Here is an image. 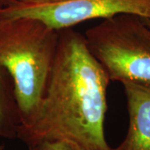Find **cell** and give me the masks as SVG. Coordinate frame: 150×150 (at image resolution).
I'll return each mask as SVG.
<instances>
[{"label":"cell","mask_w":150,"mask_h":150,"mask_svg":"<svg viewBox=\"0 0 150 150\" xmlns=\"http://www.w3.org/2000/svg\"><path fill=\"white\" fill-rule=\"evenodd\" d=\"M59 31L33 18L0 16V65L11 76L21 124L35 113L58 52Z\"/></svg>","instance_id":"2"},{"label":"cell","mask_w":150,"mask_h":150,"mask_svg":"<svg viewBox=\"0 0 150 150\" xmlns=\"http://www.w3.org/2000/svg\"><path fill=\"white\" fill-rule=\"evenodd\" d=\"M84 38L110 81L150 84V28L143 18L119 14L103 19Z\"/></svg>","instance_id":"3"},{"label":"cell","mask_w":150,"mask_h":150,"mask_svg":"<svg viewBox=\"0 0 150 150\" xmlns=\"http://www.w3.org/2000/svg\"><path fill=\"white\" fill-rule=\"evenodd\" d=\"M109 83L84 35L72 28L60 30L46 91L31 119L19 125L17 138L28 150L48 142L76 150H111L104 133Z\"/></svg>","instance_id":"1"},{"label":"cell","mask_w":150,"mask_h":150,"mask_svg":"<svg viewBox=\"0 0 150 150\" xmlns=\"http://www.w3.org/2000/svg\"><path fill=\"white\" fill-rule=\"evenodd\" d=\"M37 150H76L72 146L63 142H48L38 146Z\"/></svg>","instance_id":"7"},{"label":"cell","mask_w":150,"mask_h":150,"mask_svg":"<svg viewBox=\"0 0 150 150\" xmlns=\"http://www.w3.org/2000/svg\"><path fill=\"white\" fill-rule=\"evenodd\" d=\"M0 8H1V6H0Z\"/></svg>","instance_id":"12"},{"label":"cell","mask_w":150,"mask_h":150,"mask_svg":"<svg viewBox=\"0 0 150 150\" xmlns=\"http://www.w3.org/2000/svg\"><path fill=\"white\" fill-rule=\"evenodd\" d=\"M21 116L13 82L8 71L0 65V138H17Z\"/></svg>","instance_id":"6"},{"label":"cell","mask_w":150,"mask_h":150,"mask_svg":"<svg viewBox=\"0 0 150 150\" xmlns=\"http://www.w3.org/2000/svg\"><path fill=\"white\" fill-rule=\"evenodd\" d=\"M13 2H15V0H0V6H1V8H4V7H6V6L13 4Z\"/></svg>","instance_id":"9"},{"label":"cell","mask_w":150,"mask_h":150,"mask_svg":"<svg viewBox=\"0 0 150 150\" xmlns=\"http://www.w3.org/2000/svg\"><path fill=\"white\" fill-rule=\"evenodd\" d=\"M15 1L26 5H51V4H60L69 0H15Z\"/></svg>","instance_id":"8"},{"label":"cell","mask_w":150,"mask_h":150,"mask_svg":"<svg viewBox=\"0 0 150 150\" xmlns=\"http://www.w3.org/2000/svg\"><path fill=\"white\" fill-rule=\"evenodd\" d=\"M144 19L145 23H146L148 24V26L150 28V19H149V18H144Z\"/></svg>","instance_id":"10"},{"label":"cell","mask_w":150,"mask_h":150,"mask_svg":"<svg viewBox=\"0 0 150 150\" xmlns=\"http://www.w3.org/2000/svg\"><path fill=\"white\" fill-rule=\"evenodd\" d=\"M122 84L127 98L129 129L123 142L111 150H150V84Z\"/></svg>","instance_id":"5"},{"label":"cell","mask_w":150,"mask_h":150,"mask_svg":"<svg viewBox=\"0 0 150 150\" xmlns=\"http://www.w3.org/2000/svg\"><path fill=\"white\" fill-rule=\"evenodd\" d=\"M119 14L150 19V0H69L51 5H26L15 1L0 8L1 17L38 18L58 31Z\"/></svg>","instance_id":"4"},{"label":"cell","mask_w":150,"mask_h":150,"mask_svg":"<svg viewBox=\"0 0 150 150\" xmlns=\"http://www.w3.org/2000/svg\"><path fill=\"white\" fill-rule=\"evenodd\" d=\"M0 150H5V147L4 144H0Z\"/></svg>","instance_id":"11"}]
</instances>
